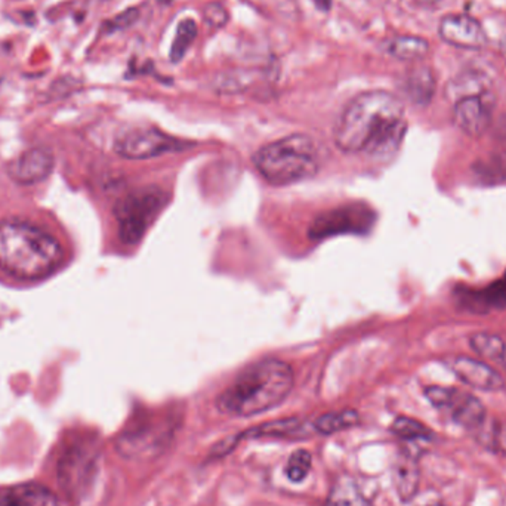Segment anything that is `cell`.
<instances>
[{
	"label": "cell",
	"instance_id": "6da1fadb",
	"mask_svg": "<svg viewBox=\"0 0 506 506\" xmlns=\"http://www.w3.org/2000/svg\"><path fill=\"white\" fill-rule=\"evenodd\" d=\"M407 122L399 97L386 91L360 93L344 108L333 139L344 153H368L386 157L399 150Z\"/></svg>",
	"mask_w": 506,
	"mask_h": 506
},
{
	"label": "cell",
	"instance_id": "7a4b0ae2",
	"mask_svg": "<svg viewBox=\"0 0 506 506\" xmlns=\"http://www.w3.org/2000/svg\"><path fill=\"white\" fill-rule=\"evenodd\" d=\"M295 385V373L281 360H262L240 373L217 399L219 412L228 416L250 417L277 407Z\"/></svg>",
	"mask_w": 506,
	"mask_h": 506
},
{
	"label": "cell",
	"instance_id": "3957f363",
	"mask_svg": "<svg viewBox=\"0 0 506 506\" xmlns=\"http://www.w3.org/2000/svg\"><path fill=\"white\" fill-rule=\"evenodd\" d=\"M61 244L39 226L24 221L0 222V268L21 279L51 274L62 261Z\"/></svg>",
	"mask_w": 506,
	"mask_h": 506
},
{
	"label": "cell",
	"instance_id": "277c9868",
	"mask_svg": "<svg viewBox=\"0 0 506 506\" xmlns=\"http://www.w3.org/2000/svg\"><path fill=\"white\" fill-rule=\"evenodd\" d=\"M252 162L259 175L273 186L304 181L319 170L314 141L302 133L266 144L255 153Z\"/></svg>",
	"mask_w": 506,
	"mask_h": 506
},
{
	"label": "cell",
	"instance_id": "5b68a950",
	"mask_svg": "<svg viewBox=\"0 0 506 506\" xmlns=\"http://www.w3.org/2000/svg\"><path fill=\"white\" fill-rule=\"evenodd\" d=\"M168 204V194L157 186H146L124 195L115 204V215L119 235L126 244H137Z\"/></svg>",
	"mask_w": 506,
	"mask_h": 506
},
{
	"label": "cell",
	"instance_id": "8992f818",
	"mask_svg": "<svg viewBox=\"0 0 506 506\" xmlns=\"http://www.w3.org/2000/svg\"><path fill=\"white\" fill-rule=\"evenodd\" d=\"M425 397L432 406L447 413L453 422L465 430L475 432L487 419L484 404L475 395L447 388V386H426Z\"/></svg>",
	"mask_w": 506,
	"mask_h": 506
},
{
	"label": "cell",
	"instance_id": "52a82bcc",
	"mask_svg": "<svg viewBox=\"0 0 506 506\" xmlns=\"http://www.w3.org/2000/svg\"><path fill=\"white\" fill-rule=\"evenodd\" d=\"M191 144L170 137L155 128L133 129L115 141V153L124 159H154L159 155L186 150Z\"/></svg>",
	"mask_w": 506,
	"mask_h": 506
},
{
	"label": "cell",
	"instance_id": "ba28073f",
	"mask_svg": "<svg viewBox=\"0 0 506 506\" xmlns=\"http://www.w3.org/2000/svg\"><path fill=\"white\" fill-rule=\"evenodd\" d=\"M173 439L172 426H141L120 437L117 452L128 459H154L168 450Z\"/></svg>",
	"mask_w": 506,
	"mask_h": 506
},
{
	"label": "cell",
	"instance_id": "9c48e42d",
	"mask_svg": "<svg viewBox=\"0 0 506 506\" xmlns=\"http://www.w3.org/2000/svg\"><path fill=\"white\" fill-rule=\"evenodd\" d=\"M494 104L496 99L490 91L461 98L455 101L453 122L466 135L479 137L493 124Z\"/></svg>",
	"mask_w": 506,
	"mask_h": 506
},
{
	"label": "cell",
	"instance_id": "30bf717a",
	"mask_svg": "<svg viewBox=\"0 0 506 506\" xmlns=\"http://www.w3.org/2000/svg\"><path fill=\"white\" fill-rule=\"evenodd\" d=\"M439 36L444 43L470 51L486 48L488 42L487 33L481 22L468 13H452L441 18Z\"/></svg>",
	"mask_w": 506,
	"mask_h": 506
},
{
	"label": "cell",
	"instance_id": "8fae6325",
	"mask_svg": "<svg viewBox=\"0 0 506 506\" xmlns=\"http://www.w3.org/2000/svg\"><path fill=\"white\" fill-rule=\"evenodd\" d=\"M370 225V213L360 206H344L323 213L311 225L310 235L314 239L341 234V233H361Z\"/></svg>",
	"mask_w": 506,
	"mask_h": 506
},
{
	"label": "cell",
	"instance_id": "7c38bea8",
	"mask_svg": "<svg viewBox=\"0 0 506 506\" xmlns=\"http://www.w3.org/2000/svg\"><path fill=\"white\" fill-rule=\"evenodd\" d=\"M444 364L453 375L474 390L494 392L505 388V381L499 373L481 360L470 359L466 355H453L444 360Z\"/></svg>",
	"mask_w": 506,
	"mask_h": 506
},
{
	"label": "cell",
	"instance_id": "4fadbf2b",
	"mask_svg": "<svg viewBox=\"0 0 506 506\" xmlns=\"http://www.w3.org/2000/svg\"><path fill=\"white\" fill-rule=\"evenodd\" d=\"M53 169V155L46 148H31L22 153L12 166L11 177L20 184H37L51 175Z\"/></svg>",
	"mask_w": 506,
	"mask_h": 506
},
{
	"label": "cell",
	"instance_id": "5bb4252c",
	"mask_svg": "<svg viewBox=\"0 0 506 506\" xmlns=\"http://www.w3.org/2000/svg\"><path fill=\"white\" fill-rule=\"evenodd\" d=\"M392 483L399 501L410 502L416 496L421 483L417 457L412 452H401L392 466Z\"/></svg>",
	"mask_w": 506,
	"mask_h": 506
},
{
	"label": "cell",
	"instance_id": "9a60e30c",
	"mask_svg": "<svg viewBox=\"0 0 506 506\" xmlns=\"http://www.w3.org/2000/svg\"><path fill=\"white\" fill-rule=\"evenodd\" d=\"M305 421H302L301 417H284V419L261 423L255 428L244 431L237 437H239L240 441L241 439H265V437L289 439V437L301 434L302 431H305Z\"/></svg>",
	"mask_w": 506,
	"mask_h": 506
},
{
	"label": "cell",
	"instance_id": "2e32d148",
	"mask_svg": "<svg viewBox=\"0 0 506 506\" xmlns=\"http://www.w3.org/2000/svg\"><path fill=\"white\" fill-rule=\"evenodd\" d=\"M435 86H437V80L430 67H415L408 71L406 82H404V89H406L407 97L416 106L430 104L434 97Z\"/></svg>",
	"mask_w": 506,
	"mask_h": 506
},
{
	"label": "cell",
	"instance_id": "e0dca14e",
	"mask_svg": "<svg viewBox=\"0 0 506 506\" xmlns=\"http://www.w3.org/2000/svg\"><path fill=\"white\" fill-rule=\"evenodd\" d=\"M2 506H61L53 493L37 484H22L9 490Z\"/></svg>",
	"mask_w": 506,
	"mask_h": 506
},
{
	"label": "cell",
	"instance_id": "ac0fdd59",
	"mask_svg": "<svg viewBox=\"0 0 506 506\" xmlns=\"http://www.w3.org/2000/svg\"><path fill=\"white\" fill-rule=\"evenodd\" d=\"M428 40L419 36H395L385 43V51L399 61H417L430 53Z\"/></svg>",
	"mask_w": 506,
	"mask_h": 506
},
{
	"label": "cell",
	"instance_id": "d6986e66",
	"mask_svg": "<svg viewBox=\"0 0 506 506\" xmlns=\"http://www.w3.org/2000/svg\"><path fill=\"white\" fill-rule=\"evenodd\" d=\"M359 413L355 410H341V412L324 413L312 423L315 432L320 435H332L341 431L354 428L359 423Z\"/></svg>",
	"mask_w": 506,
	"mask_h": 506
},
{
	"label": "cell",
	"instance_id": "ffe728a7",
	"mask_svg": "<svg viewBox=\"0 0 506 506\" xmlns=\"http://www.w3.org/2000/svg\"><path fill=\"white\" fill-rule=\"evenodd\" d=\"M488 82L486 75L470 71L463 75H457L456 79L452 80V83L447 86V97L452 98L453 101H457L463 97L470 95H478V93L488 92Z\"/></svg>",
	"mask_w": 506,
	"mask_h": 506
},
{
	"label": "cell",
	"instance_id": "44dd1931",
	"mask_svg": "<svg viewBox=\"0 0 506 506\" xmlns=\"http://www.w3.org/2000/svg\"><path fill=\"white\" fill-rule=\"evenodd\" d=\"M470 345L483 359L497 361V363H502L503 359H505L506 344L497 335H492V333H474L470 337Z\"/></svg>",
	"mask_w": 506,
	"mask_h": 506
},
{
	"label": "cell",
	"instance_id": "7402d4cb",
	"mask_svg": "<svg viewBox=\"0 0 506 506\" xmlns=\"http://www.w3.org/2000/svg\"><path fill=\"white\" fill-rule=\"evenodd\" d=\"M257 75H259V71L257 70H231L217 75L213 84L217 92H243L255 83Z\"/></svg>",
	"mask_w": 506,
	"mask_h": 506
},
{
	"label": "cell",
	"instance_id": "603a6c76",
	"mask_svg": "<svg viewBox=\"0 0 506 506\" xmlns=\"http://www.w3.org/2000/svg\"><path fill=\"white\" fill-rule=\"evenodd\" d=\"M197 33H199V27H197V22L194 20H191V18L182 20L178 24L172 48L169 51V61L173 62V64L182 61V58L186 57V53L188 52V49L197 37Z\"/></svg>",
	"mask_w": 506,
	"mask_h": 506
},
{
	"label": "cell",
	"instance_id": "cb8c5ba5",
	"mask_svg": "<svg viewBox=\"0 0 506 506\" xmlns=\"http://www.w3.org/2000/svg\"><path fill=\"white\" fill-rule=\"evenodd\" d=\"M475 439L488 450L506 455V421H496L488 425L486 419L483 425L475 431Z\"/></svg>",
	"mask_w": 506,
	"mask_h": 506
},
{
	"label": "cell",
	"instance_id": "d4e9b609",
	"mask_svg": "<svg viewBox=\"0 0 506 506\" xmlns=\"http://www.w3.org/2000/svg\"><path fill=\"white\" fill-rule=\"evenodd\" d=\"M391 432L404 441H425L434 437V432L422 422L407 416H399L391 425Z\"/></svg>",
	"mask_w": 506,
	"mask_h": 506
},
{
	"label": "cell",
	"instance_id": "484cf974",
	"mask_svg": "<svg viewBox=\"0 0 506 506\" xmlns=\"http://www.w3.org/2000/svg\"><path fill=\"white\" fill-rule=\"evenodd\" d=\"M475 172L478 173L484 181H506V151L493 153L481 160L475 166Z\"/></svg>",
	"mask_w": 506,
	"mask_h": 506
},
{
	"label": "cell",
	"instance_id": "4316f807",
	"mask_svg": "<svg viewBox=\"0 0 506 506\" xmlns=\"http://www.w3.org/2000/svg\"><path fill=\"white\" fill-rule=\"evenodd\" d=\"M311 466H312V456L308 450H296L289 456L286 466H284V475L289 481L299 484L310 475Z\"/></svg>",
	"mask_w": 506,
	"mask_h": 506
},
{
	"label": "cell",
	"instance_id": "83f0119b",
	"mask_svg": "<svg viewBox=\"0 0 506 506\" xmlns=\"http://www.w3.org/2000/svg\"><path fill=\"white\" fill-rule=\"evenodd\" d=\"M139 18V9L129 8L123 12L117 13L111 20H107L102 24V33L104 35H115L119 31L128 30L129 27H132Z\"/></svg>",
	"mask_w": 506,
	"mask_h": 506
},
{
	"label": "cell",
	"instance_id": "f1b7e54d",
	"mask_svg": "<svg viewBox=\"0 0 506 506\" xmlns=\"http://www.w3.org/2000/svg\"><path fill=\"white\" fill-rule=\"evenodd\" d=\"M203 17L204 21L208 22V26L212 27V28H222L228 22L230 15L221 4L212 2V4H206Z\"/></svg>",
	"mask_w": 506,
	"mask_h": 506
},
{
	"label": "cell",
	"instance_id": "f546056e",
	"mask_svg": "<svg viewBox=\"0 0 506 506\" xmlns=\"http://www.w3.org/2000/svg\"><path fill=\"white\" fill-rule=\"evenodd\" d=\"M239 443L240 439L237 435H234V437H226V439H222V441L213 446L212 450L209 453V459H219V457L226 456L228 453L234 450L235 446Z\"/></svg>",
	"mask_w": 506,
	"mask_h": 506
},
{
	"label": "cell",
	"instance_id": "4dcf8cb0",
	"mask_svg": "<svg viewBox=\"0 0 506 506\" xmlns=\"http://www.w3.org/2000/svg\"><path fill=\"white\" fill-rule=\"evenodd\" d=\"M494 137L501 141H506V115H502L494 124Z\"/></svg>",
	"mask_w": 506,
	"mask_h": 506
},
{
	"label": "cell",
	"instance_id": "1f68e13d",
	"mask_svg": "<svg viewBox=\"0 0 506 506\" xmlns=\"http://www.w3.org/2000/svg\"><path fill=\"white\" fill-rule=\"evenodd\" d=\"M315 8L321 11V12H328L332 9V0H312Z\"/></svg>",
	"mask_w": 506,
	"mask_h": 506
},
{
	"label": "cell",
	"instance_id": "d6a6232c",
	"mask_svg": "<svg viewBox=\"0 0 506 506\" xmlns=\"http://www.w3.org/2000/svg\"><path fill=\"white\" fill-rule=\"evenodd\" d=\"M421 506H444V505L439 501H432V502H428V503H425V505H421Z\"/></svg>",
	"mask_w": 506,
	"mask_h": 506
},
{
	"label": "cell",
	"instance_id": "836d02e7",
	"mask_svg": "<svg viewBox=\"0 0 506 506\" xmlns=\"http://www.w3.org/2000/svg\"><path fill=\"white\" fill-rule=\"evenodd\" d=\"M160 4H172L173 0H157Z\"/></svg>",
	"mask_w": 506,
	"mask_h": 506
},
{
	"label": "cell",
	"instance_id": "e575fe53",
	"mask_svg": "<svg viewBox=\"0 0 506 506\" xmlns=\"http://www.w3.org/2000/svg\"><path fill=\"white\" fill-rule=\"evenodd\" d=\"M323 506H336V505H335V503H333V501H330V499H328V501L326 502V503H324Z\"/></svg>",
	"mask_w": 506,
	"mask_h": 506
},
{
	"label": "cell",
	"instance_id": "d590c367",
	"mask_svg": "<svg viewBox=\"0 0 506 506\" xmlns=\"http://www.w3.org/2000/svg\"><path fill=\"white\" fill-rule=\"evenodd\" d=\"M502 51H503V55H505V61H506V43L502 46Z\"/></svg>",
	"mask_w": 506,
	"mask_h": 506
},
{
	"label": "cell",
	"instance_id": "8d00e7d4",
	"mask_svg": "<svg viewBox=\"0 0 506 506\" xmlns=\"http://www.w3.org/2000/svg\"><path fill=\"white\" fill-rule=\"evenodd\" d=\"M502 364H503V366H505L506 368V354H505V359H503V361H502Z\"/></svg>",
	"mask_w": 506,
	"mask_h": 506
}]
</instances>
